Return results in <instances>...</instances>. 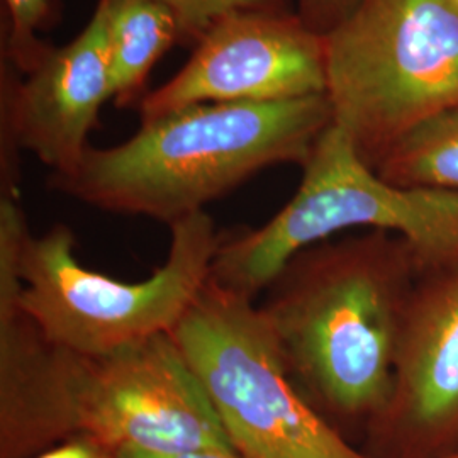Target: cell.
Masks as SVG:
<instances>
[{
	"label": "cell",
	"instance_id": "19",
	"mask_svg": "<svg viewBox=\"0 0 458 458\" xmlns=\"http://www.w3.org/2000/svg\"><path fill=\"white\" fill-rule=\"evenodd\" d=\"M455 2H457V5H458V0H455Z\"/></svg>",
	"mask_w": 458,
	"mask_h": 458
},
{
	"label": "cell",
	"instance_id": "16",
	"mask_svg": "<svg viewBox=\"0 0 458 458\" xmlns=\"http://www.w3.org/2000/svg\"><path fill=\"white\" fill-rule=\"evenodd\" d=\"M114 450L98 440L85 435H75L49 446L48 450L34 458H114Z\"/></svg>",
	"mask_w": 458,
	"mask_h": 458
},
{
	"label": "cell",
	"instance_id": "11",
	"mask_svg": "<svg viewBox=\"0 0 458 458\" xmlns=\"http://www.w3.org/2000/svg\"><path fill=\"white\" fill-rule=\"evenodd\" d=\"M106 16L113 98L131 104L149 70L181 39L179 22L160 0H98Z\"/></svg>",
	"mask_w": 458,
	"mask_h": 458
},
{
	"label": "cell",
	"instance_id": "13",
	"mask_svg": "<svg viewBox=\"0 0 458 458\" xmlns=\"http://www.w3.org/2000/svg\"><path fill=\"white\" fill-rule=\"evenodd\" d=\"M9 11L7 58L26 75L48 55L51 47L38 39V30L48 21L49 0H4Z\"/></svg>",
	"mask_w": 458,
	"mask_h": 458
},
{
	"label": "cell",
	"instance_id": "12",
	"mask_svg": "<svg viewBox=\"0 0 458 458\" xmlns=\"http://www.w3.org/2000/svg\"><path fill=\"white\" fill-rule=\"evenodd\" d=\"M376 172L395 185L458 192V107L406 134Z\"/></svg>",
	"mask_w": 458,
	"mask_h": 458
},
{
	"label": "cell",
	"instance_id": "17",
	"mask_svg": "<svg viewBox=\"0 0 458 458\" xmlns=\"http://www.w3.org/2000/svg\"><path fill=\"white\" fill-rule=\"evenodd\" d=\"M114 458H245L234 448H200L179 454H147L136 450H119Z\"/></svg>",
	"mask_w": 458,
	"mask_h": 458
},
{
	"label": "cell",
	"instance_id": "8",
	"mask_svg": "<svg viewBox=\"0 0 458 458\" xmlns=\"http://www.w3.org/2000/svg\"><path fill=\"white\" fill-rule=\"evenodd\" d=\"M327 39L293 11L217 19L181 72L140 102L141 121L199 104L284 102L325 96Z\"/></svg>",
	"mask_w": 458,
	"mask_h": 458
},
{
	"label": "cell",
	"instance_id": "10",
	"mask_svg": "<svg viewBox=\"0 0 458 458\" xmlns=\"http://www.w3.org/2000/svg\"><path fill=\"white\" fill-rule=\"evenodd\" d=\"M2 189H16L14 155L26 149L53 170L72 174L102 104L113 98L106 16L98 4L82 33L51 48L24 82H2Z\"/></svg>",
	"mask_w": 458,
	"mask_h": 458
},
{
	"label": "cell",
	"instance_id": "6",
	"mask_svg": "<svg viewBox=\"0 0 458 458\" xmlns=\"http://www.w3.org/2000/svg\"><path fill=\"white\" fill-rule=\"evenodd\" d=\"M164 265L141 282H123L83 267L75 234L55 225L24 236L17 270L19 306L49 342L102 355L170 333L211 276L221 234L206 211L170 225Z\"/></svg>",
	"mask_w": 458,
	"mask_h": 458
},
{
	"label": "cell",
	"instance_id": "18",
	"mask_svg": "<svg viewBox=\"0 0 458 458\" xmlns=\"http://www.w3.org/2000/svg\"><path fill=\"white\" fill-rule=\"evenodd\" d=\"M445 458H458V452H457V454H454V455H450V457H445Z\"/></svg>",
	"mask_w": 458,
	"mask_h": 458
},
{
	"label": "cell",
	"instance_id": "4",
	"mask_svg": "<svg viewBox=\"0 0 458 458\" xmlns=\"http://www.w3.org/2000/svg\"><path fill=\"white\" fill-rule=\"evenodd\" d=\"M357 228L401 236L420 277L458 267V192L384 181L333 123L302 166L295 196L260 228L223 234L214 278L255 299L299 251Z\"/></svg>",
	"mask_w": 458,
	"mask_h": 458
},
{
	"label": "cell",
	"instance_id": "5",
	"mask_svg": "<svg viewBox=\"0 0 458 458\" xmlns=\"http://www.w3.org/2000/svg\"><path fill=\"white\" fill-rule=\"evenodd\" d=\"M325 39L333 123L374 170L414 128L458 107L455 0H361Z\"/></svg>",
	"mask_w": 458,
	"mask_h": 458
},
{
	"label": "cell",
	"instance_id": "9",
	"mask_svg": "<svg viewBox=\"0 0 458 458\" xmlns=\"http://www.w3.org/2000/svg\"><path fill=\"white\" fill-rule=\"evenodd\" d=\"M360 450L369 458L458 452V267L418 278L399 344L393 393Z\"/></svg>",
	"mask_w": 458,
	"mask_h": 458
},
{
	"label": "cell",
	"instance_id": "14",
	"mask_svg": "<svg viewBox=\"0 0 458 458\" xmlns=\"http://www.w3.org/2000/svg\"><path fill=\"white\" fill-rule=\"evenodd\" d=\"M179 22L181 39L199 41L221 17L240 11H291L289 0H160Z\"/></svg>",
	"mask_w": 458,
	"mask_h": 458
},
{
	"label": "cell",
	"instance_id": "3",
	"mask_svg": "<svg viewBox=\"0 0 458 458\" xmlns=\"http://www.w3.org/2000/svg\"><path fill=\"white\" fill-rule=\"evenodd\" d=\"M331 124L327 94L199 104L141 121L121 145L89 147L72 174L51 175L49 185L100 211L170 226L268 166H304Z\"/></svg>",
	"mask_w": 458,
	"mask_h": 458
},
{
	"label": "cell",
	"instance_id": "7",
	"mask_svg": "<svg viewBox=\"0 0 458 458\" xmlns=\"http://www.w3.org/2000/svg\"><path fill=\"white\" fill-rule=\"evenodd\" d=\"M245 458H369L312 410L253 299L211 278L170 331Z\"/></svg>",
	"mask_w": 458,
	"mask_h": 458
},
{
	"label": "cell",
	"instance_id": "2",
	"mask_svg": "<svg viewBox=\"0 0 458 458\" xmlns=\"http://www.w3.org/2000/svg\"><path fill=\"white\" fill-rule=\"evenodd\" d=\"M418 278L401 236L367 229L299 251L263 291L259 310L287 376L355 446L389 403Z\"/></svg>",
	"mask_w": 458,
	"mask_h": 458
},
{
	"label": "cell",
	"instance_id": "1",
	"mask_svg": "<svg viewBox=\"0 0 458 458\" xmlns=\"http://www.w3.org/2000/svg\"><path fill=\"white\" fill-rule=\"evenodd\" d=\"M75 435L114 452L233 448L170 333L87 355L49 342L17 302H2L0 458H34Z\"/></svg>",
	"mask_w": 458,
	"mask_h": 458
},
{
	"label": "cell",
	"instance_id": "15",
	"mask_svg": "<svg viewBox=\"0 0 458 458\" xmlns=\"http://www.w3.org/2000/svg\"><path fill=\"white\" fill-rule=\"evenodd\" d=\"M361 0H297L299 16L316 33H331L350 16Z\"/></svg>",
	"mask_w": 458,
	"mask_h": 458
}]
</instances>
